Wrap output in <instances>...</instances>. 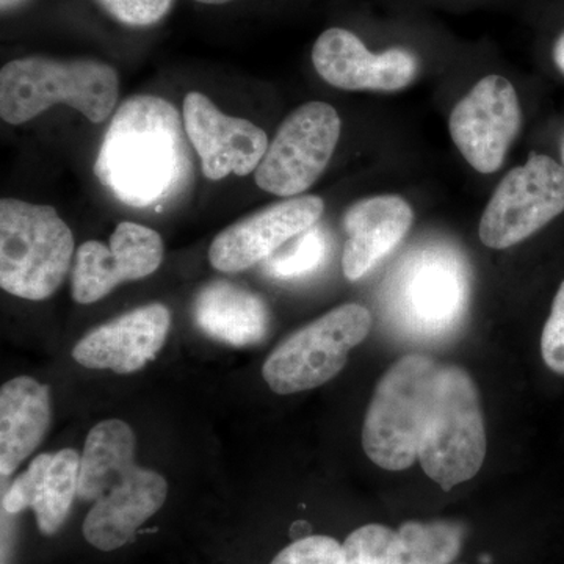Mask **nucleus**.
<instances>
[{
  "mask_svg": "<svg viewBox=\"0 0 564 564\" xmlns=\"http://www.w3.org/2000/svg\"><path fill=\"white\" fill-rule=\"evenodd\" d=\"M193 318L212 339L232 347L262 343L270 328L261 296L229 281L210 282L196 293Z\"/></svg>",
  "mask_w": 564,
  "mask_h": 564,
  "instance_id": "aec40b11",
  "label": "nucleus"
},
{
  "mask_svg": "<svg viewBox=\"0 0 564 564\" xmlns=\"http://www.w3.org/2000/svg\"><path fill=\"white\" fill-rule=\"evenodd\" d=\"M541 352L549 369L564 375V281L556 292L551 315L545 322Z\"/></svg>",
  "mask_w": 564,
  "mask_h": 564,
  "instance_id": "a878e982",
  "label": "nucleus"
},
{
  "mask_svg": "<svg viewBox=\"0 0 564 564\" xmlns=\"http://www.w3.org/2000/svg\"><path fill=\"white\" fill-rule=\"evenodd\" d=\"M182 120L207 180L221 181L229 174L248 176L258 170L269 150V137L263 129L223 113L203 93L191 91L185 96Z\"/></svg>",
  "mask_w": 564,
  "mask_h": 564,
  "instance_id": "ddd939ff",
  "label": "nucleus"
},
{
  "mask_svg": "<svg viewBox=\"0 0 564 564\" xmlns=\"http://www.w3.org/2000/svg\"><path fill=\"white\" fill-rule=\"evenodd\" d=\"M485 455V421L477 386L466 370L443 367L436 408L419 452L422 469L448 491L474 478Z\"/></svg>",
  "mask_w": 564,
  "mask_h": 564,
  "instance_id": "6e6552de",
  "label": "nucleus"
},
{
  "mask_svg": "<svg viewBox=\"0 0 564 564\" xmlns=\"http://www.w3.org/2000/svg\"><path fill=\"white\" fill-rule=\"evenodd\" d=\"M318 196H293L248 215L223 229L209 248V262L223 273H237L267 261L293 237L321 220Z\"/></svg>",
  "mask_w": 564,
  "mask_h": 564,
  "instance_id": "4468645a",
  "label": "nucleus"
},
{
  "mask_svg": "<svg viewBox=\"0 0 564 564\" xmlns=\"http://www.w3.org/2000/svg\"><path fill=\"white\" fill-rule=\"evenodd\" d=\"M52 417L50 388L31 377H17L0 389V474L17 473L40 447Z\"/></svg>",
  "mask_w": 564,
  "mask_h": 564,
  "instance_id": "6ab92c4d",
  "label": "nucleus"
},
{
  "mask_svg": "<svg viewBox=\"0 0 564 564\" xmlns=\"http://www.w3.org/2000/svg\"><path fill=\"white\" fill-rule=\"evenodd\" d=\"M562 159H563V166H564V140H563V143H562Z\"/></svg>",
  "mask_w": 564,
  "mask_h": 564,
  "instance_id": "c85d7f7f",
  "label": "nucleus"
},
{
  "mask_svg": "<svg viewBox=\"0 0 564 564\" xmlns=\"http://www.w3.org/2000/svg\"><path fill=\"white\" fill-rule=\"evenodd\" d=\"M180 110L159 96L137 95L115 111L95 174L117 202L135 209L169 204L191 185L193 163Z\"/></svg>",
  "mask_w": 564,
  "mask_h": 564,
  "instance_id": "f257e3e1",
  "label": "nucleus"
},
{
  "mask_svg": "<svg viewBox=\"0 0 564 564\" xmlns=\"http://www.w3.org/2000/svg\"><path fill=\"white\" fill-rule=\"evenodd\" d=\"M343 545L345 564H408L399 532L386 525H364Z\"/></svg>",
  "mask_w": 564,
  "mask_h": 564,
  "instance_id": "5701e85b",
  "label": "nucleus"
},
{
  "mask_svg": "<svg viewBox=\"0 0 564 564\" xmlns=\"http://www.w3.org/2000/svg\"><path fill=\"white\" fill-rule=\"evenodd\" d=\"M554 61L558 69L564 74V32L558 36L554 46Z\"/></svg>",
  "mask_w": 564,
  "mask_h": 564,
  "instance_id": "cd10ccee",
  "label": "nucleus"
},
{
  "mask_svg": "<svg viewBox=\"0 0 564 564\" xmlns=\"http://www.w3.org/2000/svg\"><path fill=\"white\" fill-rule=\"evenodd\" d=\"M74 237L51 206L0 202V285L31 302L50 299L70 269Z\"/></svg>",
  "mask_w": 564,
  "mask_h": 564,
  "instance_id": "39448f33",
  "label": "nucleus"
},
{
  "mask_svg": "<svg viewBox=\"0 0 564 564\" xmlns=\"http://www.w3.org/2000/svg\"><path fill=\"white\" fill-rule=\"evenodd\" d=\"M397 532L408 564H452L462 552L464 529L458 522L411 521Z\"/></svg>",
  "mask_w": 564,
  "mask_h": 564,
  "instance_id": "412c9836",
  "label": "nucleus"
},
{
  "mask_svg": "<svg viewBox=\"0 0 564 564\" xmlns=\"http://www.w3.org/2000/svg\"><path fill=\"white\" fill-rule=\"evenodd\" d=\"M99 10L131 31L158 28L172 13L176 0H91Z\"/></svg>",
  "mask_w": 564,
  "mask_h": 564,
  "instance_id": "b1692460",
  "label": "nucleus"
},
{
  "mask_svg": "<svg viewBox=\"0 0 564 564\" xmlns=\"http://www.w3.org/2000/svg\"><path fill=\"white\" fill-rule=\"evenodd\" d=\"M135 445L132 426L120 419L99 422L85 440L77 499L93 505L82 532L102 552L128 544L169 496L161 474L137 466Z\"/></svg>",
  "mask_w": 564,
  "mask_h": 564,
  "instance_id": "f03ea898",
  "label": "nucleus"
},
{
  "mask_svg": "<svg viewBox=\"0 0 564 564\" xmlns=\"http://www.w3.org/2000/svg\"><path fill=\"white\" fill-rule=\"evenodd\" d=\"M340 129L339 113L329 104L313 101L293 110L254 172L258 187L280 198L313 187L332 161Z\"/></svg>",
  "mask_w": 564,
  "mask_h": 564,
  "instance_id": "1a4fd4ad",
  "label": "nucleus"
},
{
  "mask_svg": "<svg viewBox=\"0 0 564 564\" xmlns=\"http://www.w3.org/2000/svg\"><path fill=\"white\" fill-rule=\"evenodd\" d=\"M311 57L318 76L339 90L400 91L410 87L419 74L413 52L392 47L373 54L358 35L340 28L321 33Z\"/></svg>",
  "mask_w": 564,
  "mask_h": 564,
  "instance_id": "2eb2a0df",
  "label": "nucleus"
},
{
  "mask_svg": "<svg viewBox=\"0 0 564 564\" xmlns=\"http://www.w3.org/2000/svg\"><path fill=\"white\" fill-rule=\"evenodd\" d=\"M165 247L161 234L139 223H120L110 245L88 240L77 250L70 273L74 302L91 304L128 281H139L158 272Z\"/></svg>",
  "mask_w": 564,
  "mask_h": 564,
  "instance_id": "f8f14e48",
  "label": "nucleus"
},
{
  "mask_svg": "<svg viewBox=\"0 0 564 564\" xmlns=\"http://www.w3.org/2000/svg\"><path fill=\"white\" fill-rule=\"evenodd\" d=\"M443 367L425 355L393 362L375 388L362 426V447L377 466L403 470L419 459L440 395Z\"/></svg>",
  "mask_w": 564,
  "mask_h": 564,
  "instance_id": "20e7f679",
  "label": "nucleus"
},
{
  "mask_svg": "<svg viewBox=\"0 0 564 564\" xmlns=\"http://www.w3.org/2000/svg\"><path fill=\"white\" fill-rule=\"evenodd\" d=\"M270 564H345L344 545L334 538H302L282 549Z\"/></svg>",
  "mask_w": 564,
  "mask_h": 564,
  "instance_id": "393cba45",
  "label": "nucleus"
},
{
  "mask_svg": "<svg viewBox=\"0 0 564 564\" xmlns=\"http://www.w3.org/2000/svg\"><path fill=\"white\" fill-rule=\"evenodd\" d=\"M470 299V274L462 252L429 245L404 259L391 288V304L408 332L440 336L458 325Z\"/></svg>",
  "mask_w": 564,
  "mask_h": 564,
  "instance_id": "0eeeda50",
  "label": "nucleus"
},
{
  "mask_svg": "<svg viewBox=\"0 0 564 564\" xmlns=\"http://www.w3.org/2000/svg\"><path fill=\"white\" fill-rule=\"evenodd\" d=\"M414 212L402 196L380 195L348 207L344 215L347 232L343 269L347 280H362L377 269L413 225Z\"/></svg>",
  "mask_w": 564,
  "mask_h": 564,
  "instance_id": "f3484780",
  "label": "nucleus"
},
{
  "mask_svg": "<svg viewBox=\"0 0 564 564\" xmlns=\"http://www.w3.org/2000/svg\"><path fill=\"white\" fill-rule=\"evenodd\" d=\"M370 329L372 315L367 307L343 304L282 340L263 364V380L280 395L328 383Z\"/></svg>",
  "mask_w": 564,
  "mask_h": 564,
  "instance_id": "423d86ee",
  "label": "nucleus"
},
{
  "mask_svg": "<svg viewBox=\"0 0 564 564\" xmlns=\"http://www.w3.org/2000/svg\"><path fill=\"white\" fill-rule=\"evenodd\" d=\"M521 124V106L513 85L491 74L456 104L448 129L467 163L478 173L491 174L503 165Z\"/></svg>",
  "mask_w": 564,
  "mask_h": 564,
  "instance_id": "9b49d317",
  "label": "nucleus"
},
{
  "mask_svg": "<svg viewBox=\"0 0 564 564\" xmlns=\"http://www.w3.org/2000/svg\"><path fill=\"white\" fill-rule=\"evenodd\" d=\"M328 254V236L314 225L293 237L263 261V270L276 280H295L315 272Z\"/></svg>",
  "mask_w": 564,
  "mask_h": 564,
  "instance_id": "4be33fe9",
  "label": "nucleus"
},
{
  "mask_svg": "<svg viewBox=\"0 0 564 564\" xmlns=\"http://www.w3.org/2000/svg\"><path fill=\"white\" fill-rule=\"evenodd\" d=\"M36 0H0V11L3 18L17 17L22 11L31 9Z\"/></svg>",
  "mask_w": 564,
  "mask_h": 564,
  "instance_id": "bb28decb",
  "label": "nucleus"
},
{
  "mask_svg": "<svg viewBox=\"0 0 564 564\" xmlns=\"http://www.w3.org/2000/svg\"><path fill=\"white\" fill-rule=\"evenodd\" d=\"M79 470L80 455L73 448L36 456L3 496V510L17 514L32 508L40 532L57 533L77 497Z\"/></svg>",
  "mask_w": 564,
  "mask_h": 564,
  "instance_id": "a211bd4d",
  "label": "nucleus"
},
{
  "mask_svg": "<svg viewBox=\"0 0 564 564\" xmlns=\"http://www.w3.org/2000/svg\"><path fill=\"white\" fill-rule=\"evenodd\" d=\"M172 328V313L161 303L137 307L91 329L74 345L70 356L85 369L129 375L161 352Z\"/></svg>",
  "mask_w": 564,
  "mask_h": 564,
  "instance_id": "dca6fc26",
  "label": "nucleus"
},
{
  "mask_svg": "<svg viewBox=\"0 0 564 564\" xmlns=\"http://www.w3.org/2000/svg\"><path fill=\"white\" fill-rule=\"evenodd\" d=\"M564 212V166L543 154L529 155L497 185L480 220V239L492 250L524 242Z\"/></svg>",
  "mask_w": 564,
  "mask_h": 564,
  "instance_id": "9d476101",
  "label": "nucleus"
},
{
  "mask_svg": "<svg viewBox=\"0 0 564 564\" xmlns=\"http://www.w3.org/2000/svg\"><path fill=\"white\" fill-rule=\"evenodd\" d=\"M118 70L98 58L28 55L0 70V117L20 126L57 104L73 107L93 124H101L117 107Z\"/></svg>",
  "mask_w": 564,
  "mask_h": 564,
  "instance_id": "7ed1b4c3",
  "label": "nucleus"
}]
</instances>
